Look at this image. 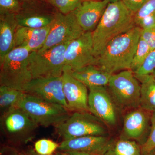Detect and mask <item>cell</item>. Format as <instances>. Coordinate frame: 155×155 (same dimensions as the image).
I'll use <instances>...</instances> for the list:
<instances>
[{
  "label": "cell",
  "mask_w": 155,
  "mask_h": 155,
  "mask_svg": "<svg viewBox=\"0 0 155 155\" xmlns=\"http://www.w3.org/2000/svg\"><path fill=\"white\" fill-rule=\"evenodd\" d=\"M150 121L151 126L149 135L141 148L143 155H149L155 150V112L152 113Z\"/></svg>",
  "instance_id": "27"
},
{
  "label": "cell",
  "mask_w": 155,
  "mask_h": 155,
  "mask_svg": "<svg viewBox=\"0 0 155 155\" xmlns=\"http://www.w3.org/2000/svg\"><path fill=\"white\" fill-rule=\"evenodd\" d=\"M128 9L135 13L143 5L147 0H121Z\"/></svg>",
  "instance_id": "32"
},
{
  "label": "cell",
  "mask_w": 155,
  "mask_h": 155,
  "mask_svg": "<svg viewBox=\"0 0 155 155\" xmlns=\"http://www.w3.org/2000/svg\"><path fill=\"white\" fill-rule=\"evenodd\" d=\"M54 16L46 14H16L18 26L31 28H42L51 24Z\"/></svg>",
  "instance_id": "22"
},
{
  "label": "cell",
  "mask_w": 155,
  "mask_h": 155,
  "mask_svg": "<svg viewBox=\"0 0 155 155\" xmlns=\"http://www.w3.org/2000/svg\"><path fill=\"white\" fill-rule=\"evenodd\" d=\"M21 1H23V2H29L32 1V0H21Z\"/></svg>",
  "instance_id": "39"
},
{
  "label": "cell",
  "mask_w": 155,
  "mask_h": 155,
  "mask_svg": "<svg viewBox=\"0 0 155 155\" xmlns=\"http://www.w3.org/2000/svg\"><path fill=\"white\" fill-rule=\"evenodd\" d=\"M19 155H41L37 153L35 150L29 149L19 153Z\"/></svg>",
  "instance_id": "36"
},
{
  "label": "cell",
  "mask_w": 155,
  "mask_h": 155,
  "mask_svg": "<svg viewBox=\"0 0 155 155\" xmlns=\"http://www.w3.org/2000/svg\"><path fill=\"white\" fill-rule=\"evenodd\" d=\"M114 101L122 108L140 106V83L130 69L111 75L107 85Z\"/></svg>",
  "instance_id": "7"
},
{
  "label": "cell",
  "mask_w": 155,
  "mask_h": 155,
  "mask_svg": "<svg viewBox=\"0 0 155 155\" xmlns=\"http://www.w3.org/2000/svg\"><path fill=\"white\" fill-rule=\"evenodd\" d=\"M149 155H155V153H151Z\"/></svg>",
  "instance_id": "40"
},
{
  "label": "cell",
  "mask_w": 155,
  "mask_h": 155,
  "mask_svg": "<svg viewBox=\"0 0 155 155\" xmlns=\"http://www.w3.org/2000/svg\"><path fill=\"white\" fill-rule=\"evenodd\" d=\"M107 1L109 2H117V1H120V0H106Z\"/></svg>",
  "instance_id": "37"
},
{
  "label": "cell",
  "mask_w": 155,
  "mask_h": 155,
  "mask_svg": "<svg viewBox=\"0 0 155 155\" xmlns=\"http://www.w3.org/2000/svg\"><path fill=\"white\" fill-rule=\"evenodd\" d=\"M31 52L26 48H14L0 62V86L23 91L32 79L28 57Z\"/></svg>",
  "instance_id": "3"
},
{
  "label": "cell",
  "mask_w": 155,
  "mask_h": 155,
  "mask_svg": "<svg viewBox=\"0 0 155 155\" xmlns=\"http://www.w3.org/2000/svg\"><path fill=\"white\" fill-rule=\"evenodd\" d=\"M18 107L26 112L39 126L45 127H55L66 121L71 115L69 110L63 106L26 93Z\"/></svg>",
  "instance_id": "4"
},
{
  "label": "cell",
  "mask_w": 155,
  "mask_h": 155,
  "mask_svg": "<svg viewBox=\"0 0 155 155\" xmlns=\"http://www.w3.org/2000/svg\"><path fill=\"white\" fill-rule=\"evenodd\" d=\"M134 75L141 87L140 107L148 112H155V78L151 74Z\"/></svg>",
  "instance_id": "20"
},
{
  "label": "cell",
  "mask_w": 155,
  "mask_h": 155,
  "mask_svg": "<svg viewBox=\"0 0 155 155\" xmlns=\"http://www.w3.org/2000/svg\"><path fill=\"white\" fill-rule=\"evenodd\" d=\"M56 155H91L86 153L80 152L73 151H67L61 152L58 153Z\"/></svg>",
  "instance_id": "35"
},
{
  "label": "cell",
  "mask_w": 155,
  "mask_h": 155,
  "mask_svg": "<svg viewBox=\"0 0 155 155\" xmlns=\"http://www.w3.org/2000/svg\"><path fill=\"white\" fill-rule=\"evenodd\" d=\"M96 60L92 32L86 31L67 45L64 70L72 72L88 65H95Z\"/></svg>",
  "instance_id": "9"
},
{
  "label": "cell",
  "mask_w": 155,
  "mask_h": 155,
  "mask_svg": "<svg viewBox=\"0 0 155 155\" xmlns=\"http://www.w3.org/2000/svg\"><path fill=\"white\" fill-rule=\"evenodd\" d=\"M89 110L106 125L113 126L117 121L114 99L106 86L88 87Z\"/></svg>",
  "instance_id": "10"
},
{
  "label": "cell",
  "mask_w": 155,
  "mask_h": 155,
  "mask_svg": "<svg viewBox=\"0 0 155 155\" xmlns=\"http://www.w3.org/2000/svg\"><path fill=\"white\" fill-rule=\"evenodd\" d=\"M151 51V49L147 43L140 37L130 70L134 73L137 71L142 66Z\"/></svg>",
  "instance_id": "24"
},
{
  "label": "cell",
  "mask_w": 155,
  "mask_h": 155,
  "mask_svg": "<svg viewBox=\"0 0 155 155\" xmlns=\"http://www.w3.org/2000/svg\"><path fill=\"white\" fill-rule=\"evenodd\" d=\"M0 155H19L17 150L11 147L5 146L2 148Z\"/></svg>",
  "instance_id": "34"
},
{
  "label": "cell",
  "mask_w": 155,
  "mask_h": 155,
  "mask_svg": "<svg viewBox=\"0 0 155 155\" xmlns=\"http://www.w3.org/2000/svg\"><path fill=\"white\" fill-rule=\"evenodd\" d=\"M113 141L105 136H86L64 140L59 145L61 152L73 151L91 155H104Z\"/></svg>",
  "instance_id": "14"
},
{
  "label": "cell",
  "mask_w": 155,
  "mask_h": 155,
  "mask_svg": "<svg viewBox=\"0 0 155 155\" xmlns=\"http://www.w3.org/2000/svg\"><path fill=\"white\" fill-rule=\"evenodd\" d=\"M63 91L69 111L89 112L88 87L64 70L62 75Z\"/></svg>",
  "instance_id": "13"
},
{
  "label": "cell",
  "mask_w": 155,
  "mask_h": 155,
  "mask_svg": "<svg viewBox=\"0 0 155 155\" xmlns=\"http://www.w3.org/2000/svg\"><path fill=\"white\" fill-rule=\"evenodd\" d=\"M68 44L31 52L28 63L32 79L62 76L65 67V51Z\"/></svg>",
  "instance_id": "5"
},
{
  "label": "cell",
  "mask_w": 155,
  "mask_h": 155,
  "mask_svg": "<svg viewBox=\"0 0 155 155\" xmlns=\"http://www.w3.org/2000/svg\"><path fill=\"white\" fill-rule=\"evenodd\" d=\"M59 145L51 140L42 139L35 142V150L41 155H52L58 149Z\"/></svg>",
  "instance_id": "26"
},
{
  "label": "cell",
  "mask_w": 155,
  "mask_h": 155,
  "mask_svg": "<svg viewBox=\"0 0 155 155\" xmlns=\"http://www.w3.org/2000/svg\"><path fill=\"white\" fill-rule=\"evenodd\" d=\"M23 92L68 109L63 91L62 75L60 77L32 79L25 86Z\"/></svg>",
  "instance_id": "11"
},
{
  "label": "cell",
  "mask_w": 155,
  "mask_h": 155,
  "mask_svg": "<svg viewBox=\"0 0 155 155\" xmlns=\"http://www.w3.org/2000/svg\"><path fill=\"white\" fill-rule=\"evenodd\" d=\"M140 37L147 43L151 51L155 48V24L149 28L142 29Z\"/></svg>",
  "instance_id": "31"
},
{
  "label": "cell",
  "mask_w": 155,
  "mask_h": 155,
  "mask_svg": "<svg viewBox=\"0 0 155 155\" xmlns=\"http://www.w3.org/2000/svg\"><path fill=\"white\" fill-rule=\"evenodd\" d=\"M21 7L19 0H0V14L19 13Z\"/></svg>",
  "instance_id": "30"
},
{
  "label": "cell",
  "mask_w": 155,
  "mask_h": 155,
  "mask_svg": "<svg viewBox=\"0 0 155 155\" xmlns=\"http://www.w3.org/2000/svg\"><path fill=\"white\" fill-rule=\"evenodd\" d=\"M141 30L136 26L111 41L96 58L95 66L111 75L130 69Z\"/></svg>",
  "instance_id": "2"
},
{
  "label": "cell",
  "mask_w": 155,
  "mask_h": 155,
  "mask_svg": "<svg viewBox=\"0 0 155 155\" xmlns=\"http://www.w3.org/2000/svg\"><path fill=\"white\" fill-rule=\"evenodd\" d=\"M109 3L106 0H85L73 11L84 32L94 30Z\"/></svg>",
  "instance_id": "15"
},
{
  "label": "cell",
  "mask_w": 155,
  "mask_h": 155,
  "mask_svg": "<svg viewBox=\"0 0 155 155\" xmlns=\"http://www.w3.org/2000/svg\"><path fill=\"white\" fill-rule=\"evenodd\" d=\"M155 12V0H147L138 11L134 14V21L137 25L142 19Z\"/></svg>",
  "instance_id": "28"
},
{
  "label": "cell",
  "mask_w": 155,
  "mask_h": 155,
  "mask_svg": "<svg viewBox=\"0 0 155 155\" xmlns=\"http://www.w3.org/2000/svg\"><path fill=\"white\" fill-rule=\"evenodd\" d=\"M51 24L39 28L18 26L15 32L14 48H25L31 52L40 49L45 42Z\"/></svg>",
  "instance_id": "16"
},
{
  "label": "cell",
  "mask_w": 155,
  "mask_h": 155,
  "mask_svg": "<svg viewBox=\"0 0 155 155\" xmlns=\"http://www.w3.org/2000/svg\"><path fill=\"white\" fill-rule=\"evenodd\" d=\"M70 73L87 87L107 86L112 75L93 65H88Z\"/></svg>",
  "instance_id": "19"
},
{
  "label": "cell",
  "mask_w": 155,
  "mask_h": 155,
  "mask_svg": "<svg viewBox=\"0 0 155 155\" xmlns=\"http://www.w3.org/2000/svg\"><path fill=\"white\" fill-rule=\"evenodd\" d=\"M1 124L9 137L18 140L30 139L39 125L26 112L16 108L1 116Z\"/></svg>",
  "instance_id": "12"
},
{
  "label": "cell",
  "mask_w": 155,
  "mask_h": 155,
  "mask_svg": "<svg viewBox=\"0 0 155 155\" xmlns=\"http://www.w3.org/2000/svg\"><path fill=\"white\" fill-rule=\"evenodd\" d=\"M146 111L141 108L125 115L123 125V134L125 137L128 138L138 139L143 135L149 122Z\"/></svg>",
  "instance_id": "18"
},
{
  "label": "cell",
  "mask_w": 155,
  "mask_h": 155,
  "mask_svg": "<svg viewBox=\"0 0 155 155\" xmlns=\"http://www.w3.org/2000/svg\"><path fill=\"white\" fill-rule=\"evenodd\" d=\"M155 24V12L142 19L137 26L142 29L149 28Z\"/></svg>",
  "instance_id": "33"
},
{
  "label": "cell",
  "mask_w": 155,
  "mask_h": 155,
  "mask_svg": "<svg viewBox=\"0 0 155 155\" xmlns=\"http://www.w3.org/2000/svg\"><path fill=\"white\" fill-rule=\"evenodd\" d=\"M155 69V48L152 50L140 68L134 72L137 75H150Z\"/></svg>",
  "instance_id": "29"
},
{
  "label": "cell",
  "mask_w": 155,
  "mask_h": 155,
  "mask_svg": "<svg viewBox=\"0 0 155 155\" xmlns=\"http://www.w3.org/2000/svg\"><path fill=\"white\" fill-rule=\"evenodd\" d=\"M25 94L22 91L0 86V109L2 116L18 107Z\"/></svg>",
  "instance_id": "21"
},
{
  "label": "cell",
  "mask_w": 155,
  "mask_h": 155,
  "mask_svg": "<svg viewBox=\"0 0 155 155\" xmlns=\"http://www.w3.org/2000/svg\"><path fill=\"white\" fill-rule=\"evenodd\" d=\"M84 32L73 12L66 14L58 12L54 16L45 44L38 51H43L59 45L69 43Z\"/></svg>",
  "instance_id": "8"
},
{
  "label": "cell",
  "mask_w": 155,
  "mask_h": 155,
  "mask_svg": "<svg viewBox=\"0 0 155 155\" xmlns=\"http://www.w3.org/2000/svg\"><path fill=\"white\" fill-rule=\"evenodd\" d=\"M62 14L72 13L78 8L85 0H48Z\"/></svg>",
  "instance_id": "25"
},
{
  "label": "cell",
  "mask_w": 155,
  "mask_h": 155,
  "mask_svg": "<svg viewBox=\"0 0 155 155\" xmlns=\"http://www.w3.org/2000/svg\"><path fill=\"white\" fill-rule=\"evenodd\" d=\"M104 155H143L135 141L121 139L114 142Z\"/></svg>",
  "instance_id": "23"
},
{
  "label": "cell",
  "mask_w": 155,
  "mask_h": 155,
  "mask_svg": "<svg viewBox=\"0 0 155 155\" xmlns=\"http://www.w3.org/2000/svg\"><path fill=\"white\" fill-rule=\"evenodd\" d=\"M134 14L121 0L108 4L97 26L92 31L96 58L111 41L136 26Z\"/></svg>",
  "instance_id": "1"
},
{
  "label": "cell",
  "mask_w": 155,
  "mask_h": 155,
  "mask_svg": "<svg viewBox=\"0 0 155 155\" xmlns=\"http://www.w3.org/2000/svg\"><path fill=\"white\" fill-rule=\"evenodd\" d=\"M54 127L64 140L86 136H105L107 132L106 124L89 112H75Z\"/></svg>",
  "instance_id": "6"
},
{
  "label": "cell",
  "mask_w": 155,
  "mask_h": 155,
  "mask_svg": "<svg viewBox=\"0 0 155 155\" xmlns=\"http://www.w3.org/2000/svg\"><path fill=\"white\" fill-rule=\"evenodd\" d=\"M151 75H152L153 77L155 78V70H154L153 72V73L151 74Z\"/></svg>",
  "instance_id": "38"
},
{
  "label": "cell",
  "mask_w": 155,
  "mask_h": 155,
  "mask_svg": "<svg viewBox=\"0 0 155 155\" xmlns=\"http://www.w3.org/2000/svg\"><path fill=\"white\" fill-rule=\"evenodd\" d=\"M17 27L16 14H0V62L14 48Z\"/></svg>",
  "instance_id": "17"
}]
</instances>
